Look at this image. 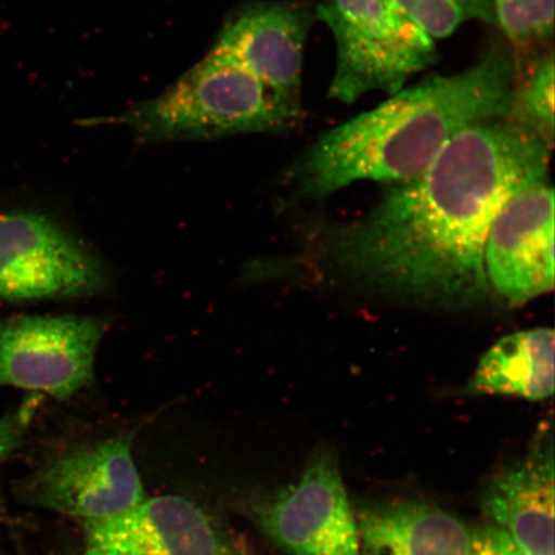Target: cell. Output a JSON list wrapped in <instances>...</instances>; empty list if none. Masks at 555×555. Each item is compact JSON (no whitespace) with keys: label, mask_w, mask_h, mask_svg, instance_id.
Segmentation results:
<instances>
[{"label":"cell","mask_w":555,"mask_h":555,"mask_svg":"<svg viewBox=\"0 0 555 555\" xmlns=\"http://www.w3.org/2000/svg\"><path fill=\"white\" fill-rule=\"evenodd\" d=\"M495 23L513 46L525 48L550 40L554 0H492Z\"/></svg>","instance_id":"cell-17"},{"label":"cell","mask_w":555,"mask_h":555,"mask_svg":"<svg viewBox=\"0 0 555 555\" xmlns=\"http://www.w3.org/2000/svg\"><path fill=\"white\" fill-rule=\"evenodd\" d=\"M131 443L130 434L55 457L24 483L25 501L86 522L134 508L144 501L145 491Z\"/></svg>","instance_id":"cell-8"},{"label":"cell","mask_w":555,"mask_h":555,"mask_svg":"<svg viewBox=\"0 0 555 555\" xmlns=\"http://www.w3.org/2000/svg\"><path fill=\"white\" fill-rule=\"evenodd\" d=\"M315 18L309 2L253 0L229 12L214 47L301 107L304 52Z\"/></svg>","instance_id":"cell-11"},{"label":"cell","mask_w":555,"mask_h":555,"mask_svg":"<svg viewBox=\"0 0 555 555\" xmlns=\"http://www.w3.org/2000/svg\"><path fill=\"white\" fill-rule=\"evenodd\" d=\"M387 2L434 40L450 37L468 21L496 24L492 0H387Z\"/></svg>","instance_id":"cell-15"},{"label":"cell","mask_w":555,"mask_h":555,"mask_svg":"<svg viewBox=\"0 0 555 555\" xmlns=\"http://www.w3.org/2000/svg\"><path fill=\"white\" fill-rule=\"evenodd\" d=\"M353 513L358 555H470L472 529L439 506L400 499Z\"/></svg>","instance_id":"cell-13"},{"label":"cell","mask_w":555,"mask_h":555,"mask_svg":"<svg viewBox=\"0 0 555 555\" xmlns=\"http://www.w3.org/2000/svg\"><path fill=\"white\" fill-rule=\"evenodd\" d=\"M513 119L526 125L547 142L554 138V57L543 55L527 78L517 81Z\"/></svg>","instance_id":"cell-16"},{"label":"cell","mask_w":555,"mask_h":555,"mask_svg":"<svg viewBox=\"0 0 555 555\" xmlns=\"http://www.w3.org/2000/svg\"><path fill=\"white\" fill-rule=\"evenodd\" d=\"M470 555H533L520 547L508 533L488 524L472 529Z\"/></svg>","instance_id":"cell-19"},{"label":"cell","mask_w":555,"mask_h":555,"mask_svg":"<svg viewBox=\"0 0 555 555\" xmlns=\"http://www.w3.org/2000/svg\"><path fill=\"white\" fill-rule=\"evenodd\" d=\"M301 115V107L212 46L162 94L133 104L109 121L129 128L139 142L162 143L282 133L296 127Z\"/></svg>","instance_id":"cell-3"},{"label":"cell","mask_w":555,"mask_h":555,"mask_svg":"<svg viewBox=\"0 0 555 555\" xmlns=\"http://www.w3.org/2000/svg\"><path fill=\"white\" fill-rule=\"evenodd\" d=\"M85 555H127V554H117V553L102 552V551H95V550H87Z\"/></svg>","instance_id":"cell-20"},{"label":"cell","mask_w":555,"mask_h":555,"mask_svg":"<svg viewBox=\"0 0 555 555\" xmlns=\"http://www.w3.org/2000/svg\"><path fill=\"white\" fill-rule=\"evenodd\" d=\"M106 286L102 262L65 228L33 211L0 214V300H66Z\"/></svg>","instance_id":"cell-5"},{"label":"cell","mask_w":555,"mask_h":555,"mask_svg":"<svg viewBox=\"0 0 555 555\" xmlns=\"http://www.w3.org/2000/svg\"><path fill=\"white\" fill-rule=\"evenodd\" d=\"M489 287L518 307L554 288V191L527 185L498 211L485 243Z\"/></svg>","instance_id":"cell-9"},{"label":"cell","mask_w":555,"mask_h":555,"mask_svg":"<svg viewBox=\"0 0 555 555\" xmlns=\"http://www.w3.org/2000/svg\"><path fill=\"white\" fill-rule=\"evenodd\" d=\"M552 144L512 116L464 128L427 169L395 186L332 241L341 272L429 302L472 305L490 294L485 243L513 194L550 170Z\"/></svg>","instance_id":"cell-1"},{"label":"cell","mask_w":555,"mask_h":555,"mask_svg":"<svg viewBox=\"0 0 555 555\" xmlns=\"http://www.w3.org/2000/svg\"><path fill=\"white\" fill-rule=\"evenodd\" d=\"M259 529L289 555H358L356 513L337 454L321 446L296 485L255 505Z\"/></svg>","instance_id":"cell-7"},{"label":"cell","mask_w":555,"mask_h":555,"mask_svg":"<svg viewBox=\"0 0 555 555\" xmlns=\"http://www.w3.org/2000/svg\"><path fill=\"white\" fill-rule=\"evenodd\" d=\"M482 512L533 555H554V442L541 434L529 453L492 478Z\"/></svg>","instance_id":"cell-12"},{"label":"cell","mask_w":555,"mask_h":555,"mask_svg":"<svg viewBox=\"0 0 555 555\" xmlns=\"http://www.w3.org/2000/svg\"><path fill=\"white\" fill-rule=\"evenodd\" d=\"M517 81L515 53L492 41L466 72L429 76L318 138L295 166L298 194L321 198L359 180L418 177L464 128L512 116Z\"/></svg>","instance_id":"cell-2"},{"label":"cell","mask_w":555,"mask_h":555,"mask_svg":"<svg viewBox=\"0 0 555 555\" xmlns=\"http://www.w3.org/2000/svg\"><path fill=\"white\" fill-rule=\"evenodd\" d=\"M87 550L127 555H256L184 498H145L119 516L89 520Z\"/></svg>","instance_id":"cell-10"},{"label":"cell","mask_w":555,"mask_h":555,"mask_svg":"<svg viewBox=\"0 0 555 555\" xmlns=\"http://www.w3.org/2000/svg\"><path fill=\"white\" fill-rule=\"evenodd\" d=\"M315 17L336 41L332 100L352 104L376 90L397 94L437 60L435 40L387 0H323Z\"/></svg>","instance_id":"cell-4"},{"label":"cell","mask_w":555,"mask_h":555,"mask_svg":"<svg viewBox=\"0 0 555 555\" xmlns=\"http://www.w3.org/2000/svg\"><path fill=\"white\" fill-rule=\"evenodd\" d=\"M554 382V332L533 328L512 333L491 346L466 392L540 401L552 397Z\"/></svg>","instance_id":"cell-14"},{"label":"cell","mask_w":555,"mask_h":555,"mask_svg":"<svg viewBox=\"0 0 555 555\" xmlns=\"http://www.w3.org/2000/svg\"><path fill=\"white\" fill-rule=\"evenodd\" d=\"M106 324L99 318L30 315L0 323V387L66 400L92 384Z\"/></svg>","instance_id":"cell-6"},{"label":"cell","mask_w":555,"mask_h":555,"mask_svg":"<svg viewBox=\"0 0 555 555\" xmlns=\"http://www.w3.org/2000/svg\"><path fill=\"white\" fill-rule=\"evenodd\" d=\"M40 395L33 393L16 411L0 418V463L23 446L27 428L37 412Z\"/></svg>","instance_id":"cell-18"}]
</instances>
